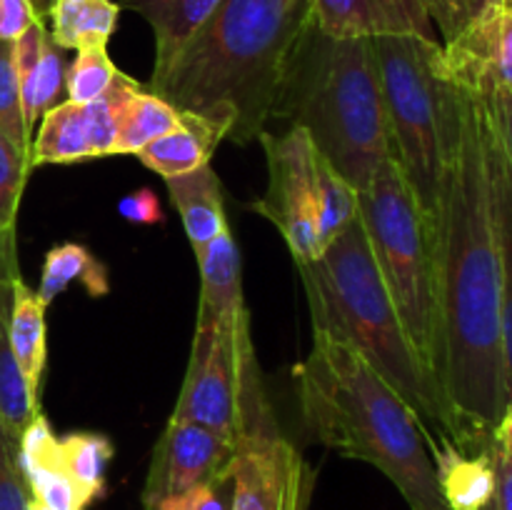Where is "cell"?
Wrapping results in <instances>:
<instances>
[{"label": "cell", "mask_w": 512, "mask_h": 510, "mask_svg": "<svg viewBox=\"0 0 512 510\" xmlns=\"http://www.w3.org/2000/svg\"><path fill=\"white\" fill-rule=\"evenodd\" d=\"M28 510H50V508H45L43 503H38V500L30 498V508H28Z\"/></svg>", "instance_id": "60d3db41"}, {"label": "cell", "mask_w": 512, "mask_h": 510, "mask_svg": "<svg viewBox=\"0 0 512 510\" xmlns=\"http://www.w3.org/2000/svg\"><path fill=\"white\" fill-rule=\"evenodd\" d=\"M268 160V190L250 208L268 218L288 243L295 263L320 258L315 205V145L303 128L258 135Z\"/></svg>", "instance_id": "30bf717a"}, {"label": "cell", "mask_w": 512, "mask_h": 510, "mask_svg": "<svg viewBox=\"0 0 512 510\" xmlns=\"http://www.w3.org/2000/svg\"><path fill=\"white\" fill-rule=\"evenodd\" d=\"M73 283L83 285L85 293L90 298H103L110 290V278L108 268L103 265V260L95 258L93 250H88L80 243H63L55 245L45 253L43 263V275H40L38 285V298L43 300V305L48 308L58 295H63L65 290Z\"/></svg>", "instance_id": "d4e9b609"}, {"label": "cell", "mask_w": 512, "mask_h": 510, "mask_svg": "<svg viewBox=\"0 0 512 510\" xmlns=\"http://www.w3.org/2000/svg\"><path fill=\"white\" fill-rule=\"evenodd\" d=\"M120 70L110 60L108 48L78 50L70 68H65V100L88 105L110 90Z\"/></svg>", "instance_id": "f1b7e54d"}, {"label": "cell", "mask_w": 512, "mask_h": 510, "mask_svg": "<svg viewBox=\"0 0 512 510\" xmlns=\"http://www.w3.org/2000/svg\"><path fill=\"white\" fill-rule=\"evenodd\" d=\"M0 133L8 135L23 153L30 155V135L25 125L23 103H20V83L13 63V43L0 40Z\"/></svg>", "instance_id": "4dcf8cb0"}, {"label": "cell", "mask_w": 512, "mask_h": 510, "mask_svg": "<svg viewBox=\"0 0 512 510\" xmlns=\"http://www.w3.org/2000/svg\"><path fill=\"white\" fill-rule=\"evenodd\" d=\"M273 118L293 120L315 150L363 190L390 158L373 40L330 38L310 23L285 70Z\"/></svg>", "instance_id": "5b68a950"}, {"label": "cell", "mask_w": 512, "mask_h": 510, "mask_svg": "<svg viewBox=\"0 0 512 510\" xmlns=\"http://www.w3.org/2000/svg\"><path fill=\"white\" fill-rule=\"evenodd\" d=\"M293 383L310 438L345 458L375 465L410 510H448L428 430L363 355L315 333L310 355L293 368Z\"/></svg>", "instance_id": "3957f363"}, {"label": "cell", "mask_w": 512, "mask_h": 510, "mask_svg": "<svg viewBox=\"0 0 512 510\" xmlns=\"http://www.w3.org/2000/svg\"><path fill=\"white\" fill-rule=\"evenodd\" d=\"M30 488L18 463V435L0 423V510H28Z\"/></svg>", "instance_id": "1f68e13d"}, {"label": "cell", "mask_w": 512, "mask_h": 510, "mask_svg": "<svg viewBox=\"0 0 512 510\" xmlns=\"http://www.w3.org/2000/svg\"><path fill=\"white\" fill-rule=\"evenodd\" d=\"M230 510H308L313 473L280 433L268 393L248 398L240 410Z\"/></svg>", "instance_id": "9c48e42d"}, {"label": "cell", "mask_w": 512, "mask_h": 510, "mask_svg": "<svg viewBox=\"0 0 512 510\" xmlns=\"http://www.w3.org/2000/svg\"><path fill=\"white\" fill-rule=\"evenodd\" d=\"M138 80L118 73L105 95L88 105L63 100L40 118V128L30 140V168L38 165H73L110 155L120 118Z\"/></svg>", "instance_id": "8fae6325"}, {"label": "cell", "mask_w": 512, "mask_h": 510, "mask_svg": "<svg viewBox=\"0 0 512 510\" xmlns=\"http://www.w3.org/2000/svg\"><path fill=\"white\" fill-rule=\"evenodd\" d=\"M178 123L180 110L140 85L125 105L110 155H138L145 145L170 133Z\"/></svg>", "instance_id": "484cf974"}, {"label": "cell", "mask_w": 512, "mask_h": 510, "mask_svg": "<svg viewBox=\"0 0 512 510\" xmlns=\"http://www.w3.org/2000/svg\"><path fill=\"white\" fill-rule=\"evenodd\" d=\"M440 493L448 510H485L495 490V470L488 450L468 453L450 438H430Z\"/></svg>", "instance_id": "ffe728a7"}, {"label": "cell", "mask_w": 512, "mask_h": 510, "mask_svg": "<svg viewBox=\"0 0 512 510\" xmlns=\"http://www.w3.org/2000/svg\"><path fill=\"white\" fill-rule=\"evenodd\" d=\"M388 118L390 155L403 170L433 233L443 183L445 130L453 85L440 73V40L393 35L373 40Z\"/></svg>", "instance_id": "52a82bcc"}, {"label": "cell", "mask_w": 512, "mask_h": 510, "mask_svg": "<svg viewBox=\"0 0 512 510\" xmlns=\"http://www.w3.org/2000/svg\"><path fill=\"white\" fill-rule=\"evenodd\" d=\"M485 450H488L495 470V490L485 510H512V460L495 448L493 440L485 445Z\"/></svg>", "instance_id": "8d00e7d4"}, {"label": "cell", "mask_w": 512, "mask_h": 510, "mask_svg": "<svg viewBox=\"0 0 512 510\" xmlns=\"http://www.w3.org/2000/svg\"><path fill=\"white\" fill-rule=\"evenodd\" d=\"M165 185H168L170 200L183 220L190 248L198 255L210 240L218 238L230 225L225 218V195L218 173L213 165H203L188 175L165 180Z\"/></svg>", "instance_id": "7402d4cb"}, {"label": "cell", "mask_w": 512, "mask_h": 510, "mask_svg": "<svg viewBox=\"0 0 512 510\" xmlns=\"http://www.w3.org/2000/svg\"><path fill=\"white\" fill-rule=\"evenodd\" d=\"M315 205H318V245L323 250L358 218V190L315 153Z\"/></svg>", "instance_id": "4316f807"}, {"label": "cell", "mask_w": 512, "mask_h": 510, "mask_svg": "<svg viewBox=\"0 0 512 510\" xmlns=\"http://www.w3.org/2000/svg\"><path fill=\"white\" fill-rule=\"evenodd\" d=\"M253 368H258V358L248 310L210 328H195L188 370L170 418L205 425L235 440L240 393Z\"/></svg>", "instance_id": "ba28073f"}, {"label": "cell", "mask_w": 512, "mask_h": 510, "mask_svg": "<svg viewBox=\"0 0 512 510\" xmlns=\"http://www.w3.org/2000/svg\"><path fill=\"white\" fill-rule=\"evenodd\" d=\"M228 138V125L208 115L180 110V123L170 133L160 135L138 153L140 163L165 180L188 175L210 165L220 140Z\"/></svg>", "instance_id": "ac0fdd59"}, {"label": "cell", "mask_w": 512, "mask_h": 510, "mask_svg": "<svg viewBox=\"0 0 512 510\" xmlns=\"http://www.w3.org/2000/svg\"><path fill=\"white\" fill-rule=\"evenodd\" d=\"M358 213L400 325L423 368L438 380L433 233L393 155L383 160L373 180L358 190Z\"/></svg>", "instance_id": "8992f818"}, {"label": "cell", "mask_w": 512, "mask_h": 510, "mask_svg": "<svg viewBox=\"0 0 512 510\" xmlns=\"http://www.w3.org/2000/svg\"><path fill=\"white\" fill-rule=\"evenodd\" d=\"M58 3V0H30V5L35 8V13H38L40 20H45L50 15V10H53V5Z\"/></svg>", "instance_id": "ab89813d"}, {"label": "cell", "mask_w": 512, "mask_h": 510, "mask_svg": "<svg viewBox=\"0 0 512 510\" xmlns=\"http://www.w3.org/2000/svg\"><path fill=\"white\" fill-rule=\"evenodd\" d=\"M295 270L308 298L313 333L330 335L363 355L415 410L428 440L450 438L470 453L463 423L400 325L360 213L318 260L295 263Z\"/></svg>", "instance_id": "277c9868"}, {"label": "cell", "mask_w": 512, "mask_h": 510, "mask_svg": "<svg viewBox=\"0 0 512 510\" xmlns=\"http://www.w3.org/2000/svg\"><path fill=\"white\" fill-rule=\"evenodd\" d=\"M10 348L15 363L28 383L30 393L40 398L45 360H48V338H45V305L33 288L18 278L13 283V305H10Z\"/></svg>", "instance_id": "603a6c76"}, {"label": "cell", "mask_w": 512, "mask_h": 510, "mask_svg": "<svg viewBox=\"0 0 512 510\" xmlns=\"http://www.w3.org/2000/svg\"><path fill=\"white\" fill-rule=\"evenodd\" d=\"M433 245L438 380L468 433L470 453H480L508 405L500 330V263L485 165L483 100L458 85L450 93Z\"/></svg>", "instance_id": "6da1fadb"}, {"label": "cell", "mask_w": 512, "mask_h": 510, "mask_svg": "<svg viewBox=\"0 0 512 510\" xmlns=\"http://www.w3.org/2000/svg\"><path fill=\"white\" fill-rule=\"evenodd\" d=\"M113 453V443L103 433H70L60 438V460L65 473L83 495L85 505L103 495L105 473Z\"/></svg>", "instance_id": "83f0119b"}, {"label": "cell", "mask_w": 512, "mask_h": 510, "mask_svg": "<svg viewBox=\"0 0 512 510\" xmlns=\"http://www.w3.org/2000/svg\"><path fill=\"white\" fill-rule=\"evenodd\" d=\"M120 8L143 15L155 35V68L150 83L163 78L188 40L208 23L220 0H120Z\"/></svg>", "instance_id": "44dd1931"}, {"label": "cell", "mask_w": 512, "mask_h": 510, "mask_svg": "<svg viewBox=\"0 0 512 510\" xmlns=\"http://www.w3.org/2000/svg\"><path fill=\"white\" fill-rule=\"evenodd\" d=\"M493 445L505 455V458L512 460V400L505 405L503 415H500L498 425L493 428Z\"/></svg>", "instance_id": "f35d334b"}, {"label": "cell", "mask_w": 512, "mask_h": 510, "mask_svg": "<svg viewBox=\"0 0 512 510\" xmlns=\"http://www.w3.org/2000/svg\"><path fill=\"white\" fill-rule=\"evenodd\" d=\"M30 173V155L0 133V233L15 230L20 198Z\"/></svg>", "instance_id": "f546056e"}, {"label": "cell", "mask_w": 512, "mask_h": 510, "mask_svg": "<svg viewBox=\"0 0 512 510\" xmlns=\"http://www.w3.org/2000/svg\"><path fill=\"white\" fill-rule=\"evenodd\" d=\"M13 63L20 83L25 125L33 135L35 123L60 103L65 93V58L53 43L43 20H35L13 43Z\"/></svg>", "instance_id": "2e32d148"}, {"label": "cell", "mask_w": 512, "mask_h": 510, "mask_svg": "<svg viewBox=\"0 0 512 510\" xmlns=\"http://www.w3.org/2000/svg\"><path fill=\"white\" fill-rule=\"evenodd\" d=\"M18 278L15 230H10L0 233V423L20 438L25 425L40 413V398L30 393L10 348V305H13V283Z\"/></svg>", "instance_id": "e0dca14e"}, {"label": "cell", "mask_w": 512, "mask_h": 510, "mask_svg": "<svg viewBox=\"0 0 512 510\" xmlns=\"http://www.w3.org/2000/svg\"><path fill=\"white\" fill-rule=\"evenodd\" d=\"M118 15L120 5L113 0H58L48 15V33L60 50L108 48Z\"/></svg>", "instance_id": "cb8c5ba5"}, {"label": "cell", "mask_w": 512, "mask_h": 510, "mask_svg": "<svg viewBox=\"0 0 512 510\" xmlns=\"http://www.w3.org/2000/svg\"><path fill=\"white\" fill-rule=\"evenodd\" d=\"M440 73L468 93L512 95V0H503L443 43Z\"/></svg>", "instance_id": "4fadbf2b"}, {"label": "cell", "mask_w": 512, "mask_h": 510, "mask_svg": "<svg viewBox=\"0 0 512 510\" xmlns=\"http://www.w3.org/2000/svg\"><path fill=\"white\" fill-rule=\"evenodd\" d=\"M118 213L123 215V220L135 225H155L163 223V205H160L158 195L150 188H138L133 193L123 195L118 203Z\"/></svg>", "instance_id": "e575fe53"}, {"label": "cell", "mask_w": 512, "mask_h": 510, "mask_svg": "<svg viewBox=\"0 0 512 510\" xmlns=\"http://www.w3.org/2000/svg\"><path fill=\"white\" fill-rule=\"evenodd\" d=\"M310 23L313 0H220L150 88L173 108L225 123L233 143H253L273 118L285 70Z\"/></svg>", "instance_id": "7a4b0ae2"}, {"label": "cell", "mask_w": 512, "mask_h": 510, "mask_svg": "<svg viewBox=\"0 0 512 510\" xmlns=\"http://www.w3.org/2000/svg\"><path fill=\"white\" fill-rule=\"evenodd\" d=\"M233 458L235 440L205 425L170 418L153 450V463L143 488L145 510H153L160 500L195 485L215 483L230 473Z\"/></svg>", "instance_id": "7c38bea8"}, {"label": "cell", "mask_w": 512, "mask_h": 510, "mask_svg": "<svg viewBox=\"0 0 512 510\" xmlns=\"http://www.w3.org/2000/svg\"><path fill=\"white\" fill-rule=\"evenodd\" d=\"M233 500V475H223L215 483L195 485L178 495L160 500L153 510H230Z\"/></svg>", "instance_id": "836d02e7"}, {"label": "cell", "mask_w": 512, "mask_h": 510, "mask_svg": "<svg viewBox=\"0 0 512 510\" xmlns=\"http://www.w3.org/2000/svg\"><path fill=\"white\" fill-rule=\"evenodd\" d=\"M480 98V95H478ZM483 100V98H480ZM483 143L488 165L490 208L500 263V330H503L505 400H512V168L493 110L483 100Z\"/></svg>", "instance_id": "9a60e30c"}, {"label": "cell", "mask_w": 512, "mask_h": 510, "mask_svg": "<svg viewBox=\"0 0 512 510\" xmlns=\"http://www.w3.org/2000/svg\"><path fill=\"white\" fill-rule=\"evenodd\" d=\"M500 3L503 0H425L435 30L443 35V43L458 38L468 25Z\"/></svg>", "instance_id": "d6a6232c"}, {"label": "cell", "mask_w": 512, "mask_h": 510, "mask_svg": "<svg viewBox=\"0 0 512 510\" xmlns=\"http://www.w3.org/2000/svg\"><path fill=\"white\" fill-rule=\"evenodd\" d=\"M313 23L338 40L393 35L438 40L425 0H313Z\"/></svg>", "instance_id": "5bb4252c"}, {"label": "cell", "mask_w": 512, "mask_h": 510, "mask_svg": "<svg viewBox=\"0 0 512 510\" xmlns=\"http://www.w3.org/2000/svg\"><path fill=\"white\" fill-rule=\"evenodd\" d=\"M480 98L490 105L493 110V118L498 123L500 138H503L505 153H508L510 168H512V95L505 93H483Z\"/></svg>", "instance_id": "74e56055"}, {"label": "cell", "mask_w": 512, "mask_h": 510, "mask_svg": "<svg viewBox=\"0 0 512 510\" xmlns=\"http://www.w3.org/2000/svg\"><path fill=\"white\" fill-rule=\"evenodd\" d=\"M35 20L40 18L30 0H0V40L5 43H15Z\"/></svg>", "instance_id": "d590c367"}, {"label": "cell", "mask_w": 512, "mask_h": 510, "mask_svg": "<svg viewBox=\"0 0 512 510\" xmlns=\"http://www.w3.org/2000/svg\"><path fill=\"white\" fill-rule=\"evenodd\" d=\"M200 303L195 328H210L233 318L245 308L243 300V263L233 238V228H225L210 240L198 255Z\"/></svg>", "instance_id": "d6986e66"}]
</instances>
